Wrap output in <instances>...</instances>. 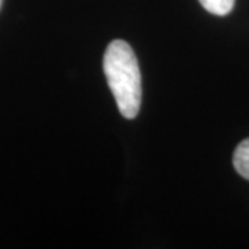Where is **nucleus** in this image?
<instances>
[{"instance_id": "1", "label": "nucleus", "mask_w": 249, "mask_h": 249, "mask_svg": "<svg viewBox=\"0 0 249 249\" xmlns=\"http://www.w3.org/2000/svg\"><path fill=\"white\" fill-rule=\"evenodd\" d=\"M103 65L119 112L126 119H133L142 106V73L133 49L124 40L111 42Z\"/></svg>"}, {"instance_id": "2", "label": "nucleus", "mask_w": 249, "mask_h": 249, "mask_svg": "<svg viewBox=\"0 0 249 249\" xmlns=\"http://www.w3.org/2000/svg\"><path fill=\"white\" fill-rule=\"evenodd\" d=\"M232 163L237 173L249 180V139L241 142L237 145L232 157Z\"/></svg>"}, {"instance_id": "3", "label": "nucleus", "mask_w": 249, "mask_h": 249, "mask_svg": "<svg viewBox=\"0 0 249 249\" xmlns=\"http://www.w3.org/2000/svg\"><path fill=\"white\" fill-rule=\"evenodd\" d=\"M201 6L214 16H227L234 7L235 0H199Z\"/></svg>"}, {"instance_id": "4", "label": "nucleus", "mask_w": 249, "mask_h": 249, "mask_svg": "<svg viewBox=\"0 0 249 249\" xmlns=\"http://www.w3.org/2000/svg\"><path fill=\"white\" fill-rule=\"evenodd\" d=\"M1 1H3V0H0V7H1Z\"/></svg>"}]
</instances>
